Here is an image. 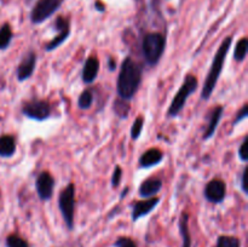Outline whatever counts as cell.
<instances>
[{"mask_svg": "<svg viewBox=\"0 0 248 247\" xmlns=\"http://www.w3.org/2000/svg\"><path fill=\"white\" fill-rule=\"evenodd\" d=\"M142 82V68L131 57L123 61L118 77L116 91L119 97L124 101H130L140 90Z\"/></svg>", "mask_w": 248, "mask_h": 247, "instance_id": "6da1fadb", "label": "cell"}, {"mask_svg": "<svg viewBox=\"0 0 248 247\" xmlns=\"http://www.w3.org/2000/svg\"><path fill=\"white\" fill-rule=\"evenodd\" d=\"M232 44V36H227V38L223 40V43L220 44L217 52H216L215 57H213L212 64H211L207 77H206L205 82H203L202 91H201V98H202L203 101H207V99L211 98L216 86H217V82L223 72L225 60H227L228 52H229Z\"/></svg>", "mask_w": 248, "mask_h": 247, "instance_id": "7a4b0ae2", "label": "cell"}, {"mask_svg": "<svg viewBox=\"0 0 248 247\" xmlns=\"http://www.w3.org/2000/svg\"><path fill=\"white\" fill-rule=\"evenodd\" d=\"M166 48V38L161 33H149L143 38L142 52L145 62L156 65Z\"/></svg>", "mask_w": 248, "mask_h": 247, "instance_id": "3957f363", "label": "cell"}, {"mask_svg": "<svg viewBox=\"0 0 248 247\" xmlns=\"http://www.w3.org/2000/svg\"><path fill=\"white\" fill-rule=\"evenodd\" d=\"M198 77H195L191 74L186 75L183 84L179 87V90L177 91V93L174 94L173 99H172L171 104H170L169 110H167V116H169V118H176V116L179 115V113L183 110L184 106H186L189 97L198 90Z\"/></svg>", "mask_w": 248, "mask_h": 247, "instance_id": "277c9868", "label": "cell"}, {"mask_svg": "<svg viewBox=\"0 0 248 247\" xmlns=\"http://www.w3.org/2000/svg\"><path fill=\"white\" fill-rule=\"evenodd\" d=\"M58 207H60L65 225L69 230L74 228V210H75V185L69 183L64 189H62L58 198Z\"/></svg>", "mask_w": 248, "mask_h": 247, "instance_id": "5b68a950", "label": "cell"}, {"mask_svg": "<svg viewBox=\"0 0 248 247\" xmlns=\"http://www.w3.org/2000/svg\"><path fill=\"white\" fill-rule=\"evenodd\" d=\"M51 106L45 99L33 98L24 102L22 106V114L26 118L36 121H45L51 116Z\"/></svg>", "mask_w": 248, "mask_h": 247, "instance_id": "8992f818", "label": "cell"}, {"mask_svg": "<svg viewBox=\"0 0 248 247\" xmlns=\"http://www.w3.org/2000/svg\"><path fill=\"white\" fill-rule=\"evenodd\" d=\"M63 0H39L31 12V21L34 24H40L50 18L61 7Z\"/></svg>", "mask_w": 248, "mask_h": 247, "instance_id": "52a82bcc", "label": "cell"}, {"mask_svg": "<svg viewBox=\"0 0 248 247\" xmlns=\"http://www.w3.org/2000/svg\"><path fill=\"white\" fill-rule=\"evenodd\" d=\"M55 28L57 31V34H56L55 38L47 43L45 45V50L47 52H51V51L56 50L60 45H62L65 40L68 39L70 34V27H69V21L64 17H57L55 22Z\"/></svg>", "mask_w": 248, "mask_h": 247, "instance_id": "ba28073f", "label": "cell"}, {"mask_svg": "<svg viewBox=\"0 0 248 247\" xmlns=\"http://www.w3.org/2000/svg\"><path fill=\"white\" fill-rule=\"evenodd\" d=\"M206 200L212 203H220L227 196V185L222 179H212L208 182L203 190Z\"/></svg>", "mask_w": 248, "mask_h": 247, "instance_id": "9c48e42d", "label": "cell"}, {"mask_svg": "<svg viewBox=\"0 0 248 247\" xmlns=\"http://www.w3.org/2000/svg\"><path fill=\"white\" fill-rule=\"evenodd\" d=\"M36 193L40 200L48 201L53 195V188H55V179L51 176L50 172L43 171L38 176L35 182Z\"/></svg>", "mask_w": 248, "mask_h": 247, "instance_id": "30bf717a", "label": "cell"}, {"mask_svg": "<svg viewBox=\"0 0 248 247\" xmlns=\"http://www.w3.org/2000/svg\"><path fill=\"white\" fill-rule=\"evenodd\" d=\"M36 62H38V56L34 51H29L24 55L22 58L21 63L18 64L16 70V77L18 81H26L29 77L33 75L34 70H35Z\"/></svg>", "mask_w": 248, "mask_h": 247, "instance_id": "8fae6325", "label": "cell"}, {"mask_svg": "<svg viewBox=\"0 0 248 247\" xmlns=\"http://www.w3.org/2000/svg\"><path fill=\"white\" fill-rule=\"evenodd\" d=\"M160 202V198H149L147 200L136 201L132 206V220L137 222L140 218L149 215Z\"/></svg>", "mask_w": 248, "mask_h": 247, "instance_id": "7c38bea8", "label": "cell"}, {"mask_svg": "<svg viewBox=\"0 0 248 247\" xmlns=\"http://www.w3.org/2000/svg\"><path fill=\"white\" fill-rule=\"evenodd\" d=\"M99 72V60L96 56H90L84 63L81 72V79L86 85L92 84L97 79Z\"/></svg>", "mask_w": 248, "mask_h": 247, "instance_id": "4fadbf2b", "label": "cell"}, {"mask_svg": "<svg viewBox=\"0 0 248 247\" xmlns=\"http://www.w3.org/2000/svg\"><path fill=\"white\" fill-rule=\"evenodd\" d=\"M162 188V181L156 177H152V178H148L143 182L142 184L138 188V194L140 196L144 199L154 198Z\"/></svg>", "mask_w": 248, "mask_h": 247, "instance_id": "5bb4252c", "label": "cell"}, {"mask_svg": "<svg viewBox=\"0 0 248 247\" xmlns=\"http://www.w3.org/2000/svg\"><path fill=\"white\" fill-rule=\"evenodd\" d=\"M162 159H164V153L157 148H152L143 153L138 162H140V167L142 169H150V167L159 165Z\"/></svg>", "mask_w": 248, "mask_h": 247, "instance_id": "9a60e30c", "label": "cell"}, {"mask_svg": "<svg viewBox=\"0 0 248 247\" xmlns=\"http://www.w3.org/2000/svg\"><path fill=\"white\" fill-rule=\"evenodd\" d=\"M223 113H224V108H223L222 106H218L213 109V111L211 113L210 116V121H208L207 124V127H206L205 133H203V139L207 140L213 137L218 125H219L220 120H222Z\"/></svg>", "mask_w": 248, "mask_h": 247, "instance_id": "2e32d148", "label": "cell"}, {"mask_svg": "<svg viewBox=\"0 0 248 247\" xmlns=\"http://www.w3.org/2000/svg\"><path fill=\"white\" fill-rule=\"evenodd\" d=\"M189 215L186 212L182 213L179 218V232L182 235V247H191V235L189 232Z\"/></svg>", "mask_w": 248, "mask_h": 247, "instance_id": "e0dca14e", "label": "cell"}, {"mask_svg": "<svg viewBox=\"0 0 248 247\" xmlns=\"http://www.w3.org/2000/svg\"><path fill=\"white\" fill-rule=\"evenodd\" d=\"M16 153V140L12 136L0 137V156L10 157Z\"/></svg>", "mask_w": 248, "mask_h": 247, "instance_id": "ac0fdd59", "label": "cell"}, {"mask_svg": "<svg viewBox=\"0 0 248 247\" xmlns=\"http://www.w3.org/2000/svg\"><path fill=\"white\" fill-rule=\"evenodd\" d=\"M12 40V31L9 23H5L0 28V50H6Z\"/></svg>", "mask_w": 248, "mask_h": 247, "instance_id": "d6986e66", "label": "cell"}, {"mask_svg": "<svg viewBox=\"0 0 248 247\" xmlns=\"http://www.w3.org/2000/svg\"><path fill=\"white\" fill-rule=\"evenodd\" d=\"M247 48H248L247 38L240 39V40L237 41L234 50V58L237 61V62H244V61L246 60Z\"/></svg>", "mask_w": 248, "mask_h": 247, "instance_id": "ffe728a7", "label": "cell"}, {"mask_svg": "<svg viewBox=\"0 0 248 247\" xmlns=\"http://www.w3.org/2000/svg\"><path fill=\"white\" fill-rule=\"evenodd\" d=\"M92 102H93V93H92L91 90H84L80 93L79 99H78V106H79V108L86 110V109L91 108Z\"/></svg>", "mask_w": 248, "mask_h": 247, "instance_id": "44dd1931", "label": "cell"}, {"mask_svg": "<svg viewBox=\"0 0 248 247\" xmlns=\"http://www.w3.org/2000/svg\"><path fill=\"white\" fill-rule=\"evenodd\" d=\"M216 247H241V242L235 236L222 235V236L218 237Z\"/></svg>", "mask_w": 248, "mask_h": 247, "instance_id": "7402d4cb", "label": "cell"}, {"mask_svg": "<svg viewBox=\"0 0 248 247\" xmlns=\"http://www.w3.org/2000/svg\"><path fill=\"white\" fill-rule=\"evenodd\" d=\"M114 111H115L119 118L126 119L128 115V111H130V106H128V103L124 102V99L120 98L114 104Z\"/></svg>", "mask_w": 248, "mask_h": 247, "instance_id": "603a6c76", "label": "cell"}, {"mask_svg": "<svg viewBox=\"0 0 248 247\" xmlns=\"http://www.w3.org/2000/svg\"><path fill=\"white\" fill-rule=\"evenodd\" d=\"M143 126H144V118L143 116H138L133 123L132 127H131V138L133 140H137L142 135Z\"/></svg>", "mask_w": 248, "mask_h": 247, "instance_id": "cb8c5ba5", "label": "cell"}, {"mask_svg": "<svg viewBox=\"0 0 248 247\" xmlns=\"http://www.w3.org/2000/svg\"><path fill=\"white\" fill-rule=\"evenodd\" d=\"M6 247H29L28 242L17 235H10L6 239Z\"/></svg>", "mask_w": 248, "mask_h": 247, "instance_id": "d4e9b609", "label": "cell"}, {"mask_svg": "<svg viewBox=\"0 0 248 247\" xmlns=\"http://www.w3.org/2000/svg\"><path fill=\"white\" fill-rule=\"evenodd\" d=\"M121 177H123V170H121L120 166H115L113 177H111V186L113 188H118L121 182Z\"/></svg>", "mask_w": 248, "mask_h": 247, "instance_id": "484cf974", "label": "cell"}, {"mask_svg": "<svg viewBox=\"0 0 248 247\" xmlns=\"http://www.w3.org/2000/svg\"><path fill=\"white\" fill-rule=\"evenodd\" d=\"M248 138L245 137L244 140H242V143L240 144V148H239V157L240 160H242L244 162H247L248 161V152H247V145H248Z\"/></svg>", "mask_w": 248, "mask_h": 247, "instance_id": "4316f807", "label": "cell"}, {"mask_svg": "<svg viewBox=\"0 0 248 247\" xmlns=\"http://www.w3.org/2000/svg\"><path fill=\"white\" fill-rule=\"evenodd\" d=\"M115 247H137L136 242L130 237H119L116 242L114 244Z\"/></svg>", "mask_w": 248, "mask_h": 247, "instance_id": "83f0119b", "label": "cell"}, {"mask_svg": "<svg viewBox=\"0 0 248 247\" xmlns=\"http://www.w3.org/2000/svg\"><path fill=\"white\" fill-rule=\"evenodd\" d=\"M248 116V104L246 103V104H244V106H242V108L240 109L239 110V113H237V115H236V118H235V120H234V123H232V126H236L237 124L239 123H241L242 120H245V119H246Z\"/></svg>", "mask_w": 248, "mask_h": 247, "instance_id": "f1b7e54d", "label": "cell"}, {"mask_svg": "<svg viewBox=\"0 0 248 247\" xmlns=\"http://www.w3.org/2000/svg\"><path fill=\"white\" fill-rule=\"evenodd\" d=\"M247 173H248V169L245 167L241 172V176H240V185H241L242 191L245 194L248 193V188H247Z\"/></svg>", "mask_w": 248, "mask_h": 247, "instance_id": "f546056e", "label": "cell"}, {"mask_svg": "<svg viewBox=\"0 0 248 247\" xmlns=\"http://www.w3.org/2000/svg\"><path fill=\"white\" fill-rule=\"evenodd\" d=\"M108 63H109V70H115V68H116L115 61H114L111 57H109Z\"/></svg>", "mask_w": 248, "mask_h": 247, "instance_id": "4dcf8cb0", "label": "cell"}, {"mask_svg": "<svg viewBox=\"0 0 248 247\" xmlns=\"http://www.w3.org/2000/svg\"><path fill=\"white\" fill-rule=\"evenodd\" d=\"M96 9L98 10V11H104V5L99 4V2H96Z\"/></svg>", "mask_w": 248, "mask_h": 247, "instance_id": "1f68e13d", "label": "cell"}]
</instances>
